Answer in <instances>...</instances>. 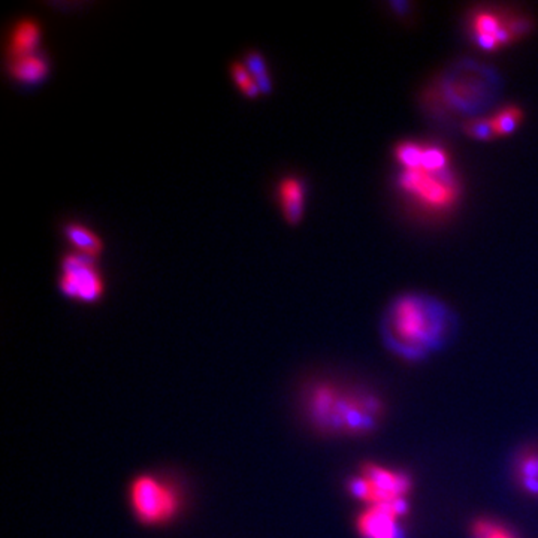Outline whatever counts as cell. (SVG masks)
<instances>
[{"instance_id": "8fae6325", "label": "cell", "mask_w": 538, "mask_h": 538, "mask_svg": "<svg viewBox=\"0 0 538 538\" xmlns=\"http://www.w3.org/2000/svg\"><path fill=\"white\" fill-rule=\"evenodd\" d=\"M6 71L11 78L19 84H38L47 78L50 63L45 54L35 53L8 58Z\"/></svg>"}, {"instance_id": "6da1fadb", "label": "cell", "mask_w": 538, "mask_h": 538, "mask_svg": "<svg viewBox=\"0 0 538 538\" xmlns=\"http://www.w3.org/2000/svg\"><path fill=\"white\" fill-rule=\"evenodd\" d=\"M456 315L443 300L419 292L396 296L381 319V339L405 361H420L456 332Z\"/></svg>"}, {"instance_id": "ffe728a7", "label": "cell", "mask_w": 538, "mask_h": 538, "mask_svg": "<svg viewBox=\"0 0 538 538\" xmlns=\"http://www.w3.org/2000/svg\"><path fill=\"white\" fill-rule=\"evenodd\" d=\"M461 128H463L464 134H467L468 136H472L477 141H492L496 138L491 119H486V117L467 120V121H464Z\"/></svg>"}, {"instance_id": "ac0fdd59", "label": "cell", "mask_w": 538, "mask_h": 538, "mask_svg": "<svg viewBox=\"0 0 538 538\" xmlns=\"http://www.w3.org/2000/svg\"><path fill=\"white\" fill-rule=\"evenodd\" d=\"M420 168L433 172L448 169L450 168V160H448V152H446L444 148L439 147V145H424Z\"/></svg>"}, {"instance_id": "9a60e30c", "label": "cell", "mask_w": 538, "mask_h": 538, "mask_svg": "<svg viewBox=\"0 0 538 538\" xmlns=\"http://www.w3.org/2000/svg\"><path fill=\"white\" fill-rule=\"evenodd\" d=\"M244 65L247 66L248 72L252 74L253 80L258 84L261 93H271L272 82L269 72H268L267 62L262 54L256 50H248L244 56Z\"/></svg>"}, {"instance_id": "30bf717a", "label": "cell", "mask_w": 538, "mask_h": 538, "mask_svg": "<svg viewBox=\"0 0 538 538\" xmlns=\"http://www.w3.org/2000/svg\"><path fill=\"white\" fill-rule=\"evenodd\" d=\"M305 195H307V187L302 178L295 175L281 178L277 186V199L280 204L281 214L287 223L298 224L302 220Z\"/></svg>"}, {"instance_id": "52a82bcc", "label": "cell", "mask_w": 538, "mask_h": 538, "mask_svg": "<svg viewBox=\"0 0 538 538\" xmlns=\"http://www.w3.org/2000/svg\"><path fill=\"white\" fill-rule=\"evenodd\" d=\"M409 489L411 481L407 474L376 464L363 465L361 476L355 477L348 483V491L352 492L357 500L370 505L405 500Z\"/></svg>"}, {"instance_id": "277c9868", "label": "cell", "mask_w": 538, "mask_h": 538, "mask_svg": "<svg viewBox=\"0 0 538 538\" xmlns=\"http://www.w3.org/2000/svg\"><path fill=\"white\" fill-rule=\"evenodd\" d=\"M533 19L520 12L477 10L468 17V35L477 47L495 51L525 38L533 30Z\"/></svg>"}, {"instance_id": "d6986e66", "label": "cell", "mask_w": 538, "mask_h": 538, "mask_svg": "<svg viewBox=\"0 0 538 538\" xmlns=\"http://www.w3.org/2000/svg\"><path fill=\"white\" fill-rule=\"evenodd\" d=\"M230 74H232L235 84L247 97H256L261 93L258 84L253 80L252 74L248 72L247 66L243 62L232 63L230 65Z\"/></svg>"}, {"instance_id": "8992f818", "label": "cell", "mask_w": 538, "mask_h": 538, "mask_svg": "<svg viewBox=\"0 0 538 538\" xmlns=\"http://www.w3.org/2000/svg\"><path fill=\"white\" fill-rule=\"evenodd\" d=\"M130 500L135 515L147 525L165 524L178 513L180 495L167 481L143 476L132 485Z\"/></svg>"}, {"instance_id": "ba28073f", "label": "cell", "mask_w": 538, "mask_h": 538, "mask_svg": "<svg viewBox=\"0 0 538 538\" xmlns=\"http://www.w3.org/2000/svg\"><path fill=\"white\" fill-rule=\"evenodd\" d=\"M58 286L63 295L82 302H95L104 292L96 259L82 253H67L60 263Z\"/></svg>"}, {"instance_id": "e0dca14e", "label": "cell", "mask_w": 538, "mask_h": 538, "mask_svg": "<svg viewBox=\"0 0 538 538\" xmlns=\"http://www.w3.org/2000/svg\"><path fill=\"white\" fill-rule=\"evenodd\" d=\"M422 152L424 145L417 143H401L395 147L396 162L402 169H419L422 163Z\"/></svg>"}, {"instance_id": "7c38bea8", "label": "cell", "mask_w": 538, "mask_h": 538, "mask_svg": "<svg viewBox=\"0 0 538 538\" xmlns=\"http://www.w3.org/2000/svg\"><path fill=\"white\" fill-rule=\"evenodd\" d=\"M39 39H41V26L38 19L32 17L19 19L11 29L8 47H6L8 58L38 51Z\"/></svg>"}, {"instance_id": "44dd1931", "label": "cell", "mask_w": 538, "mask_h": 538, "mask_svg": "<svg viewBox=\"0 0 538 538\" xmlns=\"http://www.w3.org/2000/svg\"><path fill=\"white\" fill-rule=\"evenodd\" d=\"M472 537L474 538H515L509 529L501 526L494 520L480 519L472 525Z\"/></svg>"}, {"instance_id": "5b68a950", "label": "cell", "mask_w": 538, "mask_h": 538, "mask_svg": "<svg viewBox=\"0 0 538 538\" xmlns=\"http://www.w3.org/2000/svg\"><path fill=\"white\" fill-rule=\"evenodd\" d=\"M398 186L422 208L446 211L456 202L461 187L452 168L444 171L404 169L398 176Z\"/></svg>"}, {"instance_id": "7a4b0ae2", "label": "cell", "mask_w": 538, "mask_h": 538, "mask_svg": "<svg viewBox=\"0 0 538 538\" xmlns=\"http://www.w3.org/2000/svg\"><path fill=\"white\" fill-rule=\"evenodd\" d=\"M503 80L494 67L472 58L448 66L424 93V108L441 124L483 117L500 100Z\"/></svg>"}, {"instance_id": "9c48e42d", "label": "cell", "mask_w": 538, "mask_h": 538, "mask_svg": "<svg viewBox=\"0 0 538 538\" xmlns=\"http://www.w3.org/2000/svg\"><path fill=\"white\" fill-rule=\"evenodd\" d=\"M407 500L370 505L357 516V531L363 538H405L400 519L407 515Z\"/></svg>"}, {"instance_id": "4fadbf2b", "label": "cell", "mask_w": 538, "mask_h": 538, "mask_svg": "<svg viewBox=\"0 0 538 538\" xmlns=\"http://www.w3.org/2000/svg\"><path fill=\"white\" fill-rule=\"evenodd\" d=\"M63 234L66 237L67 241L71 243L74 252L86 254L89 258L97 259V256L104 250V243L99 238V235L95 234L84 224L75 223V222L65 224Z\"/></svg>"}, {"instance_id": "5bb4252c", "label": "cell", "mask_w": 538, "mask_h": 538, "mask_svg": "<svg viewBox=\"0 0 538 538\" xmlns=\"http://www.w3.org/2000/svg\"><path fill=\"white\" fill-rule=\"evenodd\" d=\"M516 480L529 495L538 496V450L526 448L516 459Z\"/></svg>"}, {"instance_id": "3957f363", "label": "cell", "mask_w": 538, "mask_h": 538, "mask_svg": "<svg viewBox=\"0 0 538 538\" xmlns=\"http://www.w3.org/2000/svg\"><path fill=\"white\" fill-rule=\"evenodd\" d=\"M313 416L324 429L350 433H370L383 417V404L371 394H341L320 386L311 400Z\"/></svg>"}, {"instance_id": "2e32d148", "label": "cell", "mask_w": 538, "mask_h": 538, "mask_svg": "<svg viewBox=\"0 0 538 538\" xmlns=\"http://www.w3.org/2000/svg\"><path fill=\"white\" fill-rule=\"evenodd\" d=\"M524 120V113L519 106L509 105L496 111L492 115L491 121L495 130L496 136H505V135L513 134L519 128V124Z\"/></svg>"}]
</instances>
